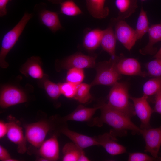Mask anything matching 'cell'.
I'll list each match as a JSON object with an SVG mask.
<instances>
[{"mask_svg": "<svg viewBox=\"0 0 161 161\" xmlns=\"http://www.w3.org/2000/svg\"><path fill=\"white\" fill-rule=\"evenodd\" d=\"M99 105L100 115L92 119V125L101 126L105 123L112 128L110 132L115 137L126 135L128 130L133 134H141L142 129L135 124L131 118L110 108L106 103L102 102Z\"/></svg>", "mask_w": 161, "mask_h": 161, "instance_id": "6da1fadb", "label": "cell"}, {"mask_svg": "<svg viewBox=\"0 0 161 161\" xmlns=\"http://www.w3.org/2000/svg\"><path fill=\"white\" fill-rule=\"evenodd\" d=\"M128 85L117 82L112 86L108 96L107 105L131 118L136 115L133 104L129 101Z\"/></svg>", "mask_w": 161, "mask_h": 161, "instance_id": "7a4b0ae2", "label": "cell"}, {"mask_svg": "<svg viewBox=\"0 0 161 161\" xmlns=\"http://www.w3.org/2000/svg\"><path fill=\"white\" fill-rule=\"evenodd\" d=\"M33 15L26 12L19 22L12 29L6 33L3 37L0 52V66L2 68H7L8 64L5 58L15 44L28 21Z\"/></svg>", "mask_w": 161, "mask_h": 161, "instance_id": "3957f363", "label": "cell"}, {"mask_svg": "<svg viewBox=\"0 0 161 161\" xmlns=\"http://www.w3.org/2000/svg\"><path fill=\"white\" fill-rule=\"evenodd\" d=\"M119 56L111 57L109 61H104L96 64V75L90 84L92 86L99 85L113 86L121 77L116 67Z\"/></svg>", "mask_w": 161, "mask_h": 161, "instance_id": "277c9868", "label": "cell"}, {"mask_svg": "<svg viewBox=\"0 0 161 161\" xmlns=\"http://www.w3.org/2000/svg\"><path fill=\"white\" fill-rule=\"evenodd\" d=\"M25 137L27 140L34 147L39 148L44 141L50 129L49 123L41 120L25 124Z\"/></svg>", "mask_w": 161, "mask_h": 161, "instance_id": "5b68a950", "label": "cell"}, {"mask_svg": "<svg viewBox=\"0 0 161 161\" xmlns=\"http://www.w3.org/2000/svg\"><path fill=\"white\" fill-rule=\"evenodd\" d=\"M114 33L116 38L130 51L137 40L135 30L123 20L114 18Z\"/></svg>", "mask_w": 161, "mask_h": 161, "instance_id": "8992f818", "label": "cell"}, {"mask_svg": "<svg viewBox=\"0 0 161 161\" xmlns=\"http://www.w3.org/2000/svg\"><path fill=\"white\" fill-rule=\"evenodd\" d=\"M25 92L19 88L10 85H6L1 88L0 94V106L6 108L27 102Z\"/></svg>", "mask_w": 161, "mask_h": 161, "instance_id": "52a82bcc", "label": "cell"}, {"mask_svg": "<svg viewBox=\"0 0 161 161\" xmlns=\"http://www.w3.org/2000/svg\"><path fill=\"white\" fill-rule=\"evenodd\" d=\"M148 98L144 95L140 97L130 96V99L133 102L136 115L141 122L140 128L143 130L152 128L150 124V120L154 111L148 101Z\"/></svg>", "mask_w": 161, "mask_h": 161, "instance_id": "ba28073f", "label": "cell"}, {"mask_svg": "<svg viewBox=\"0 0 161 161\" xmlns=\"http://www.w3.org/2000/svg\"><path fill=\"white\" fill-rule=\"evenodd\" d=\"M145 143L144 151L149 152L156 158H159L158 154L161 146V126L159 127L142 130L141 133Z\"/></svg>", "mask_w": 161, "mask_h": 161, "instance_id": "9c48e42d", "label": "cell"}, {"mask_svg": "<svg viewBox=\"0 0 161 161\" xmlns=\"http://www.w3.org/2000/svg\"><path fill=\"white\" fill-rule=\"evenodd\" d=\"M96 56L86 55L80 53L72 55L62 61L61 66L63 69H69L73 68L83 69L95 68Z\"/></svg>", "mask_w": 161, "mask_h": 161, "instance_id": "30bf717a", "label": "cell"}, {"mask_svg": "<svg viewBox=\"0 0 161 161\" xmlns=\"http://www.w3.org/2000/svg\"><path fill=\"white\" fill-rule=\"evenodd\" d=\"M116 67L121 75L143 77L148 76L147 72L142 71L140 64L136 59L125 58L122 54L119 56Z\"/></svg>", "mask_w": 161, "mask_h": 161, "instance_id": "8fae6325", "label": "cell"}, {"mask_svg": "<svg viewBox=\"0 0 161 161\" xmlns=\"http://www.w3.org/2000/svg\"><path fill=\"white\" fill-rule=\"evenodd\" d=\"M37 5L40 8L38 11V15L42 24L53 33L62 28L57 13L47 10L44 7V4Z\"/></svg>", "mask_w": 161, "mask_h": 161, "instance_id": "7c38bea8", "label": "cell"}, {"mask_svg": "<svg viewBox=\"0 0 161 161\" xmlns=\"http://www.w3.org/2000/svg\"><path fill=\"white\" fill-rule=\"evenodd\" d=\"M95 137L99 145L102 146L112 155H118L126 152V148L118 143L116 137L110 132L105 133Z\"/></svg>", "mask_w": 161, "mask_h": 161, "instance_id": "4fadbf2b", "label": "cell"}, {"mask_svg": "<svg viewBox=\"0 0 161 161\" xmlns=\"http://www.w3.org/2000/svg\"><path fill=\"white\" fill-rule=\"evenodd\" d=\"M8 123V129L7 136L9 140L17 145L18 153L24 154L27 150L26 137L24 136L22 128L14 121Z\"/></svg>", "mask_w": 161, "mask_h": 161, "instance_id": "5bb4252c", "label": "cell"}, {"mask_svg": "<svg viewBox=\"0 0 161 161\" xmlns=\"http://www.w3.org/2000/svg\"><path fill=\"white\" fill-rule=\"evenodd\" d=\"M20 71L25 76L41 80L46 74H44L41 58L38 56H34L29 58L22 65Z\"/></svg>", "mask_w": 161, "mask_h": 161, "instance_id": "9a60e30c", "label": "cell"}, {"mask_svg": "<svg viewBox=\"0 0 161 161\" xmlns=\"http://www.w3.org/2000/svg\"><path fill=\"white\" fill-rule=\"evenodd\" d=\"M38 153L40 156L48 161H55L59 157V144L56 135L44 141L39 148Z\"/></svg>", "mask_w": 161, "mask_h": 161, "instance_id": "2e32d148", "label": "cell"}, {"mask_svg": "<svg viewBox=\"0 0 161 161\" xmlns=\"http://www.w3.org/2000/svg\"><path fill=\"white\" fill-rule=\"evenodd\" d=\"M61 132L82 149L92 146L99 145L95 137H92L76 132L66 127L62 128Z\"/></svg>", "mask_w": 161, "mask_h": 161, "instance_id": "e0dca14e", "label": "cell"}, {"mask_svg": "<svg viewBox=\"0 0 161 161\" xmlns=\"http://www.w3.org/2000/svg\"><path fill=\"white\" fill-rule=\"evenodd\" d=\"M99 105L97 106L89 108L79 105L73 112L63 118L64 121L69 120L79 122L90 121L96 111L100 109Z\"/></svg>", "mask_w": 161, "mask_h": 161, "instance_id": "ac0fdd59", "label": "cell"}, {"mask_svg": "<svg viewBox=\"0 0 161 161\" xmlns=\"http://www.w3.org/2000/svg\"><path fill=\"white\" fill-rule=\"evenodd\" d=\"M148 32V42L145 47L140 49L139 52L143 55H154L157 52V49L154 48L153 46L161 41V23L151 25Z\"/></svg>", "mask_w": 161, "mask_h": 161, "instance_id": "d6986e66", "label": "cell"}, {"mask_svg": "<svg viewBox=\"0 0 161 161\" xmlns=\"http://www.w3.org/2000/svg\"><path fill=\"white\" fill-rule=\"evenodd\" d=\"M113 23L112 20L110 25L103 30L100 44L103 49L107 52L112 57L117 56L115 54L117 39L113 29Z\"/></svg>", "mask_w": 161, "mask_h": 161, "instance_id": "ffe728a7", "label": "cell"}, {"mask_svg": "<svg viewBox=\"0 0 161 161\" xmlns=\"http://www.w3.org/2000/svg\"><path fill=\"white\" fill-rule=\"evenodd\" d=\"M106 0H86V5L89 14L94 18L102 19L109 13V8L105 6Z\"/></svg>", "mask_w": 161, "mask_h": 161, "instance_id": "44dd1931", "label": "cell"}, {"mask_svg": "<svg viewBox=\"0 0 161 161\" xmlns=\"http://www.w3.org/2000/svg\"><path fill=\"white\" fill-rule=\"evenodd\" d=\"M137 0H115V6L118 10L117 18L124 20L130 16L137 7Z\"/></svg>", "mask_w": 161, "mask_h": 161, "instance_id": "7402d4cb", "label": "cell"}, {"mask_svg": "<svg viewBox=\"0 0 161 161\" xmlns=\"http://www.w3.org/2000/svg\"><path fill=\"white\" fill-rule=\"evenodd\" d=\"M103 30L96 28L90 30L85 35L83 45L88 50L96 49L100 44Z\"/></svg>", "mask_w": 161, "mask_h": 161, "instance_id": "603a6c76", "label": "cell"}, {"mask_svg": "<svg viewBox=\"0 0 161 161\" xmlns=\"http://www.w3.org/2000/svg\"><path fill=\"white\" fill-rule=\"evenodd\" d=\"M83 152L80 148L73 142L66 143L62 149L63 156L62 160L63 161H78V158Z\"/></svg>", "mask_w": 161, "mask_h": 161, "instance_id": "cb8c5ba5", "label": "cell"}, {"mask_svg": "<svg viewBox=\"0 0 161 161\" xmlns=\"http://www.w3.org/2000/svg\"><path fill=\"white\" fill-rule=\"evenodd\" d=\"M149 27L147 16L142 6L135 30L137 40L141 39L148 32Z\"/></svg>", "mask_w": 161, "mask_h": 161, "instance_id": "d4e9b609", "label": "cell"}, {"mask_svg": "<svg viewBox=\"0 0 161 161\" xmlns=\"http://www.w3.org/2000/svg\"><path fill=\"white\" fill-rule=\"evenodd\" d=\"M41 85L48 95L52 98L56 99L61 95L59 84H56L49 80L47 75L40 80Z\"/></svg>", "mask_w": 161, "mask_h": 161, "instance_id": "484cf974", "label": "cell"}, {"mask_svg": "<svg viewBox=\"0 0 161 161\" xmlns=\"http://www.w3.org/2000/svg\"><path fill=\"white\" fill-rule=\"evenodd\" d=\"M91 87L90 84L85 83H81L78 85L74 98L81 103H87L92 98L90 92Z\"/></svg>", "mask_w": 161, "mask_h": 161, "instance_id": "4316f807", "label": "cell"}, {"mask_svg": "<svg viewBox=\"0 0 161 161\" xmlns=\"http://www.w3.org/2000/svg\"><path fill=\"white\" fill-rule=\"evenodd\" d=\"M60 4L61 13L66 16H74L82 13L74 0H63Z\"/></svg>", "mask_w": 161, "mask_h": 161, "instance_id": "83f0119b", "label": "cell"}, {"mask_svg": "<svg viewBox=\"0 0 161 161\" xmlns=\"http://www.w3.org/2000/svg\"><path fill=\"white\" fill-rule=\"evenodd\" d=\"M161 90V76L148 80L143 86V95L148 97L154 95Z\"/></svg>", "mask_w": 161, "mask_h": 161, "instance_id": "f1b7e54d", "label": "cell"}, {"mask_svg": "<svg viewBox=\"0 0 161 161\" xmlns=\"http://www.w3.org/2000/svg\"><path fill=\"white\" fill-rule=\"evenodd\" d=\"M68 70L66 77L67 82L76 85L82 83L84 77L83 69L73 68Z\"/></svg>", "mask_w": 161, "mask_h": 161, "instance_id": "f546056e", "label": "cell"}, {"mask_svg": "<svg viewBox=\"0 0 161 161\" xmlns=\"http://www.w3.org/2000/svg\"><path fill=\"white\" fill-rule=\"evenodd\" d=\"M148 76L154 77L161 76V57L155 58L145 65Z\"/></svg>", "mask_w": 161, "mask_h": 161, "instance_id": "4dcf8cb0", "label": "cell"}, {"mask_svg": "<svg viewBox=\"0 0 161 161\" xmlns=\"http://www.w3.org/2000/svg\"><path fill=\"white\" fill-rule=\"evenodd\" d=\"M58 84L61 94L67 98H74L76 93L77 85L67 81Z\"/></svg>", "mask_w": 161, "mask_h": 161, "instance_id": "1f68e13d", "label": "cell"}, {"mask_svg": "<svg viewBox=\"0 0 161 161\" xmlns=\"http://www.w3.org/2000/svg\"><path fill=\"white\" fill-rule=\"evenodd\" d=\"M129 161H161V157L156 158L146 154L140 152L129 153Z\"/></svg>", "mask_w": 161, "mask_h": 161, "instance_id": "d6a6232c", "label": "cell"}, {"mask_svg": "<svg viewBox=\"0 0 161 161\" xmlns=\"http://www.w3.org/2000/svg\"><path fill=\"white\" fill-rule=\"evenodd\" d=\"M154 95L155 106L154 111L161 114V90L158 91Z\"/></svg>", "mask_w": 161, "mask_h": 161, "instance_id": "836d02e7", "label": "cell"}, {"mask_svg": "<svg viewBox=\"0 0 161 161\" xmlns=\"http://www.w3.org/2000/svg\"><path fill=\"white\" fill-rule=\"evenodd\" d=\"M12 157L8 151L2 146L0 145V160L8 161Z\"/></svg>", "mask_w": 161, "mask_h": 161, "instance_id": "e575fe53", "label": "cell"}, {"mask_svg": "<svg viewBox=\"0 0 161 161\" xmlns=\"http://www.w3.org/2000/svg\"><path fill=\"white\" fill-rule=\"evenodd\" d=\"M8 123L0 121V138L1 139L7 134L8 129Z\"/></svg>", "mask_w": 161, "mask_h": 161, "instance_id": "d590c367", "label": "cell"}, {"mask_svg": "<svg viewBox=\"0 0 161 161\" xmlns=\"http://www.w3.org/2000/svg\"><path fill=\"white\" fill-rule=\"evenodd\" d=\"M10 0H0V16L3 17L7 13V4Z\"/></svg>", "mask_w": 161, "mask_h": 161, "instance_id": "8d00e7d4", "label": "cell"}, {"mask_svg": "<svg viewBox=\"0 0 161 161\" xmlns=\"http://www.w3.org/2000/svg\"><path fill=\"white\" fill-rule=\"evenodd\" d=\"M89 159L86 156L83 151L81 153L78 160V161H89Z\"/></svg>", "mask_w": 161, "mask_h": 161, "instance_id": "74e56055", "label": "cell"}, {"mask_svg": "<svg viewBox=\"0 0 161 161\" xmlns=\"http://www.w3.org/2000/svg\"><path fill=\"white\" fill-rule=\"evenodd\" d=\"M161 57V47L157 52L153 56V58H156Z\"/></svg>", "mask_w": 161, "mask_h": 161, "instance_id": "f35d334b", "label": "cell"}, {"mask_svg": "<svg viewBox=\"0 0 161 161\" xmlns=\"http://www.w3.org/2000/svg\"><path fill=\"white\" fill-rule=\"evenodd\" d=\"M49 1L54 4H60L63 0H47Z\"/></svg>", "mask_w": 161, "mask_h": 161, "instance_id": "ab89813d", "label": "cell"}, {"mask_svg": "<svg viewBox=\"0 0 161 161\" xmlns=\"http://www.w3.org/2000/svg\"><path fill=\"white\" fill-rule=\"evenodd\" d=\"M38 161H48V160L47 159H46V158L43 157H40V158H39V159H38Z\"/></svg>", "mask_w": 161, "mask_h": 161, "instance_id": "60d3db41", "label": "cell"}, {"mask_svg": "<svg viewBox=\"0 0 161 161\" xmlns=\"http://www.w3.org/2000/svg\"><path fill=\"white\" fill-rule=\"evenodd\" d=\"M142 1H146V0H141Z\"/></svg>", "mask_w": 161, "mask_h": 161, "instance_id": "b9f144b4", "label": "cell"}, {"mask_svg": "<svg viewBox=\"0 0 161 161\" xmlns=\"http://www.w3.org/2000/svg\"><path fill=\"white\" fill-rule=\"evenodd\" d=\"M160 155H161V154Z\"/></svg>", "mask_w": 161, "mask_h": 161, "instance_id": "7bdbcfd3", "label": "cell"}]
</instances>
